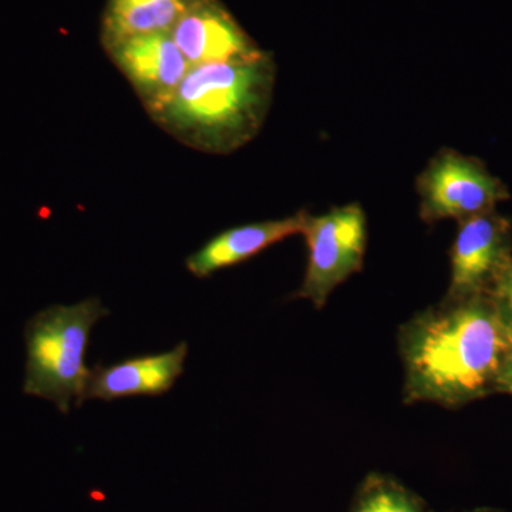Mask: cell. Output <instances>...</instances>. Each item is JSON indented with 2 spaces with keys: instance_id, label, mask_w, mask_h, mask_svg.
Here are the masks:
<instances>
[{
  "instance_id": "cell-1",
  "label": "cell",
  "mask_w": 512,
  "mask_h": 512,
  "mask_svg": "<svg viewBox=\"0 0 512 512\" xmlns=\"http://www.w3.org/2000/svg\"><path fill=\"white\" fill-rule=\"evenodd\" d=\"M404 402L458 409L497 393L512 320L493 293L443 299L399 329Z\"/></svg>"
},
{
  "instance_id": "cell-10",
  "label": "cell",
  "mask_w": 512,
  "mask_h": 512,
  "mask_svg": "<svg viewBox=\"0 0 512 512\" xmlns=\"http://www.w3.org/2000/svg\"><path fill=\"white\" fill-rule=\"evenodd\" d=\"M308 212L301 211L292 217L254 222L225 229L194 254L185 259V268L198 279L210 278L225 268L242 264L262 251L292 237L302 234Z\"/></svg>"
},
{
  "instance_id": "cell-8",
  "label": "cell",
  "mask_w": 512,
  "mask_h": 512,
  "mask_svg": "<svg viewBox=\"0 0 512 512\" xmlns=\"http://www.w3.org/2000/svg\"><path fill=\"white\" fill-rule=\"evenodd\" d=\"M187 356L188 343L181 342L167 352L128 357L107 366L97 363L90 369L82 404L86 400L114 402L136 396H163L183 376Z\"/></svg>"
},
{
  "instance_id": "cell-6",
  "label": "cell",
  "mask_w": 512,
  "mask_h": 512,
  "mask_svg": "<svg viewBox=\"0 0 512 512\" xmlns=\"http://www.w3.org/2000/svg\"><path fill=\"white\" fill-rule=\"evenodd\" d=\"M450 262V286L444 299L493 292L512 262L511 221L494 210L458 222Z\"/></svg>"
},
{
  "instance_id": "cell-5",
  "label": "cell",
  "mask_w": 512,
  "mask_h": 512,
  "mask_svg": "<svg viewBox=\"0 0 512 512\" xmlns=\"http://www.w3.org/2000/svg\"><path fill=\"white\" fill-rule=\"evenodd\" d=\"M302 234L308 245V265L295 296L322 309L330 293L362 271L367 242L365 211L359 204H349L319 217L306 214Z\"/></svg>"
},
{
  "instance_id": "cell-4",
  "label": "cell",
  "mask_w": 512,
  "mask_h": 512,
  "mask_svg": "<svg viewBox=\"0 0 512 512\" xmlns=\"http://www.w3.org/2000/svg\"><path fill=\"white\" fill-rule=\"evenodd\" d=\"M416 185L420 218L427 224L464 221L497 210L500 202L510 200L507 185L491 174L480 158L451 148H443L431 158Z\"/></svg>"
},
{
  "instance_id": "cell-12",
  "label": "cell",
  "mask_w": 512,
  "mask_h": 512,
  "mask_svg": "<svg viewBox=\"0 0 512 512\" xmlns=\"http://www.w3.org/2000/svg\"><path fill=\"white\" fill-rule=\"evenodd\" d=\"M350 512H434L429 504L397 481L382 473H370L357 488Z\"/></svg>"
},
{
  "instance_id": "cell-11",
  "label": "cell",
  "mask_w": 512,
  "mask_h": 512,
  "mask_svg": "<svg viewBox=\"0 0 512 512\" xmlns=\"http://www.w3.org/2000/svg\"><path fill=\"white\" fill-rule=\"evenodd\" d=\"M200 0H107L101 16L100 39L103 49L138 35L173 30Z\"/></svg>"
},
{
  "instance_id": "cell-9",
  "label": "cell",
  "mask_w": 512,
  "mask_h": 512,
  "mask_svg": "<svg viewBox=\"0 0 512 512\" xmlns=\"http://www.w3.org/2000/svg\"><path fill=\"white\" fill-rule=\"evenodd\" d=\"M170 33L191 66L248 59L264 52L220 0L195 3Z\"/></svg>"
},
{
  "instance_id": "cell-14",
  "label": "cell",
  "mask_w": 512,
  "mask_h": 512,
  "mask_svg": "<svg viewBox=\"0 0 512 512\" xmlns=\"http://www.w3.org/2000/svg\"><path fill=\"white\" fill-rule=\"evenodd\" d=\"M497 393L511 394L512 396V352L498 377Z\"/></svg>"
},
{
  "instance_id": "cell-7",
  "label": "cell",
  "mask_w": 512,
  "mask_h": 512,
  "mask_svg": "<svg viewBox=\"0 0 512 512\" xmlns=\"http://www.w3.org/2000/svg\"><path fill=\"white\" fill-rule=\"evenodd\" d=\"M104 50L131 84L147 114L173 96L191 69L170 32L127 37Z\"/></svg>"
},
{
  "instance_id": "cell-13",
  "label": "cell",
  "mask_w": 512,
  "mask_h": 512,
  "mask_svg": "<svg viewBox=\"0 0 512 512\" xmlns=\"http://www.w3.org/2000/svg\"><path fill=\"white\" fill-rule=\"evenodd\" d=\"M494 298L500 303L501 308L507 313L508 318L512 320V262L505 269L501 278L498 279L493 289Z\"/></svg>"
},
{
  "instance_id": "cell-3",
  "label": "cell",
  "mask_w": 512,
  "mask_h": 512,
  "mask_svg": "<svg viewBox=\"0 0 512 512\" xmlns=\"http://www.w3.org/2000/svg\"><path fill=\"white\" fill-rule=\"evenodd\" d=\"M110 315L99 298L55 305L36 313L25 326L26 360L23 393L55 404L63 414L70 404L82 407L89 382L86 352L94 325Z\"/></svg>"
},
{
  "instance_id": "cell-2",
  "label": "cell",
  "mask_w": 512,
  "mask_h": 512,
  "mask_svg": "<svg viewBox=\"0 0 512 512\" xmlns=\"http://www.w3.org/2000/svg\"><path fill=\"white\" fill-rule=\"evenodd\" d=\"M271 55L191 66L160 109L148 114L184 146L202 153H234L264 126L275 86Z\"/></svg>"
}]
</instances>
